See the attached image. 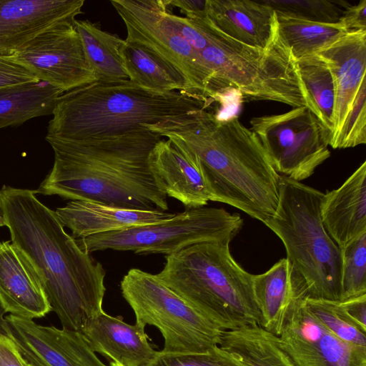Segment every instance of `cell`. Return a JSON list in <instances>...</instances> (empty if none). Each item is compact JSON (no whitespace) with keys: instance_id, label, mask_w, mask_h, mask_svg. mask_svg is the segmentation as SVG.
Masks as SVG:
<instances>
[{"instance_id":"cell-1","label":"cell","mask_w":366,"mask_h":366,"mask_svg":"<svg viewBox=\"0 0 366 366\" xmlns=\"http://www.w3.org/2000/svg\"><path fill=\"white\" fill-rule=\"evenodd\" d=\"M0 215L11 242L37 274L62 327L79 331L87 318L103 311L106 270L79 247L55 210L34 190L4 185Z\"/></svg>"},{"instance_id":"cell-2","label":"cell","mask_w":366,"mask_h":366,"mask_svg":"<svg viewBox=\"0 0 366 366\" xmlns=\"http://www.w3.org/2000/svg\"><path fill=\"white\" fill-rule=\"evenodd\" d=\"M45 139L54 162L36 194L129 209H169L150 164L151 152L162 137L145 127L109 137Z\"/></svg>"},{"instance_id":"cell-3","label":"cell","mask_w":366,"mask_h":366,"mask_svg":"<svg viewBox=\"0 0 366 366\" xmlns=\"http://www.w3.org/2000/svg\"><path fill=\"white\" fill-rule=\"evenodd\" d=\"M142 126L197 156L213 202L263 223L274 214L280 175L256 134L237 117L221 118L202 109Z\"/></svg>"},{"instance_id":"cell-4","label":"cell","mask_w":366,"mask_h":366,"mask_svg":"<svg viewBox=\"0 0 366 366\" xmlns=\"http://www.w3.org/2000/svg\"><path fill=\"white\" fill-rule=\"evenodd\" d=\"M212 103L181 92L149 90L129 79L95 81L59 97L46 137L74 140L122 134L208 109Z\"/></svg>"},{"instance_id":"cell-5","label":"cell","mask_w":366,"mask_h":366,"mask_svg":"<svg viewBox=\"0 0 366 366\" xmlns=\"http://www.w3.org/2000/svg\"><path fill=\"white\" fill-rule=\"evenodd\" d=\"M228 242H205L165 256L159 280L222 330L259 326L252 277Z\"/></svg>"},{"instance_id":"cell-6","label":"cell","mask_w":366,"mask_h":366,"mask_svg":"<svg viewBox=\"0 0 366 366\" xmlns=\"http://www.w3.org/2000/svg\"><path fill=\"white\" fill-rule=\"evenodd\" d=\"M324 193L280 176L279 202L263 224L282 240L287 259L306 284L309 297L341 300V249L320 214Z\"/></svg>"},{"instance_id":"cell-7","label":"cell","mask_w":366,"mask_h":366,"mask_svg":"<svg viewBox=\"0 0 366 366\" xmlns=\"http://www.w3.org/2000/svg\"><path fill=\"white\" fill-rule=\"evenodd\" d=\"M204 26L209 44L200 56L211 73L217 98L221 91L234 88L248 100L274 101L294 108L307 107L296 60L278 29L269 46L262 50L229 38L208 18Z\"/></svg>"},{"instance_id":"cell-8","label":"cell","mask_w":366,"mask_h":366,"mask_svg":"<svg viewBox=\"0 0 366 366\" xmlns=\"http://www.w3.org/2000/svg\"><path fill=\"white\" fill-rule=\"evenodd\" d=\"M135 325L156 327L164 337L162 354L205 353L218 345L222 330L163 283L157 274L132 268L120 282Z\"/></svg>"},{"instance_id":"cell-9","label":"cell","mask_w":366,"mask_h":366,"mask_svg":"<svg viewBox=\"0 0 366 366\" xmlns=\"http://www.w3.org/2000/svg\"><path fill=\"white\" fill-rule=\"evenodd\" d=\"M242 225L238 214L204 206L185 209L162 222L97 234L76 241L89 254L112 249L169 256L202 242H231Z\"/></svg>"},{"instance_id":"cell-10","label":"cell","mask_w":366,"mask_h":366,"mask_svg":"<svg viewBox=\"0 0 366 366\" xmlns=\"http://www.w3.org/2000/svg\"><path fill=\"white\" fill-rule=\"evenodd\" d=\"M170 0H112L123 21L125 40L135 42L180 71L194 93L207 101L217 100L212 79L200 54L179 34L167 17Z\"/></svg>"},{"instance_id":"cell-11","label":"cell","mask_w":366,"mask_h":366,"mask_svg":"<svg viewBox=\"0 0 366 366\" xmlns=\"http://www.w3.org/2000/svg\"><path fill=\"white\" fill-rule=\"evenodd\" d=\"M277 173L300 182L330 156V134L306 107L249 121Z\"/></svg>"},{"instance_id":"cell-12","label":"cell","mask_w":366,"mask_h":366,"mask_svg":"<svg viewBox=\"0 0 366 366\" xmlns=\"http://www.w3.org/2000/svg\"><path fill=\"white\" fill-rule=\"evenodd\" d=\"M3 57L63 93L97 81L74 22L56 24Z\"/></svg>"},{"instance_id":"cell-13","label":"cell","mask_w":366,"mask_h":366,"mask_svg":"<svg viewBox=\"0 0 366 366\" xmlns=\"http://www.w3.org/2000/svg\"><path fill=\"white\" fill-rule=\"evenodd\" d=\"M305 299L295 302L277 336L295 366H366V347L346 342L329 332L308 311Z\"/></svg>"},{"instance_id":"cell-14","label":"cell","mask_w":366,"mask_h":366,"mask_svg":"<svg viewBox=\"0 0 366 366\" xmlns=\"http://www.w3.org/2000/svg\"><path fill=\"white\" fill-rule=\"evenodd\" d=\"M3 314L0 312V332L14 342L24 359L40 366H107L79 331Z\"/></svg>"},{"instance_id":"cell-15","label":"cell","mask_w":366,"mask_h":366,"mask_svg":"<svg viewBox=\"0 0 366 366\" xmlns=\"http://www.w3.org/2000/svg\"><path fill=\"white\" fill-rule=\"evenodd\" d=\"M84 0H0V56L11 54L45 29L74 22Z\"/></svg>"},{"instance_id":"cell-16","label":"cell","mask_w":366,"mask_h":366,"mask_svg":"<svg viewBox=\"0 0 366 366\" xmlns=\"http://www.w3.org/2000/svg\"><path fill=\"white\" fill-rule=\"evenodd\" d=\"M150 164L161 190L186 209L212 201L198 158L181 144L162 138L151 152Z\"/></svg>"},{"instance_id":"cell-17","label":"cell","mask_w":366,"mask_h":366,"mask_svg":"<svg viewBox=\"0 0 366 366\" xmlns=\"http://www.w3.org/2000/svg\"><path fill=\"white\" fill-rule=\"evenodd\" d=\"M0 307L5 313L30 320L51 311L34 269L11 241L0 242Z\"/></svg>"},{"instance_id":"cell-18","label":"cell","mask_w":366,"mask_h":366,"mask_svg":"<svg viewBox=\"0 0 366 366\" xmlns=\"http://www.w3.org/2000/svg\"><path fill=\"white\" fill-rule=\"evenodd\" d=\"M315 54L327 62L334 81V130L329 144L331 147L365 79L366 31L348 32Z\"/></svg>"},{"instance_id":"cell-19","label":"cell","mask_w":366,"mask_h":366,"mask_svg":"<svg viewBox=\"0 0 366 366\" xmlns=\"http://www.w3.org/2000/svg\"><path fill=\"white\" fill-rule=\"evenodd\" d=\"M79 332L94 352L123 366H148L159 353L148 342L145 330L104 310L87 318Z\"/></svg>"},{"instance_id":"cell-20","label":"cell","mask_w":366,"mask_h":366,"mask_svg":"<svg viewBox=\"0 0 366 366\" xmlns=\"http://www.w3.org/2000/svg\"><path fill=\"white\" fill-rule=\"evenodd\" d=\"M207 15L229 38L262 50L269 46L278 29L276 12L262 0H207Z\"/></svg>"},{"instance_id":"cell-21","label":"cell","mask_w":366,"mask_h":366,"mask_svg":"<svg viewBox=\"0 0 366 366\" xmlns=\"http://www.w3.org/2000/svg\"><path fill=\"white\" fill-rule=\"evenodd\" d=\"M323 225L340 249L366 233V162L337 189L324 193Z\"/></svg>"},{"instance_id":"cell-22","label":"cell","mask_w":366,"mask_h":366,"mask_svg":"<svg viewBox=\"0 0 366 366\" xmlns=\"http://www.w3.org/2000/svg\"><path fill=\"white\" fill-rule=\"evenodd\" d=\"M55 212L75 239L162 222L172 218L176 214L157 209H124L84 200H71L65 206L56 208Z\"/></svg>"},{"instance_id":"cell-23","label":"cell","mask_w":366,"mask_h":366,"mask_svg":"<svg viewBox=\"0 0 366 366\" xmlns=\"http://www.w3.org/2000/svg\"><path fill=\"white\" fill-rule=\"evenodd\" d=\"M252 284L261 315L260 327L279 336L295 302L309 297L305 282L287 259L282 258L267 272L253 274Z\"/></svg>"},{"instance_id":"cell-24","label":"cell","mask_w":366,"mask_h":366,"mask_svg":"<svg viewBox=\"0 0 366 366\" xmlns=\"http://www.w3.org/2000/svg\"><path fill=\"white\" fill-rule=\"evenodd\" d=\"M119 52L131 82L152 91L197 96L180 71L145 47L124 39Z\"/></svg>"},{"instance_id":"cell-25","label":"cell","mask_w":366,"mask_h":366,"mask_svg":"<svg viewBox=\"0 0 366 366\" xmlns=\"http://www.w3.org/2000/svg\"><path fill=\"white\" fill-rule=\"evenodd\" d=\"M218 346L242 366H295L277 337L259 326L222 330Z\"/></svg>"},{"instance_id":"cell-26","label":"cell","mask_w":366,"mask_h":366,"mask_svg":"<svg viewBox=\"0 0 366 366\" xmlns=\"http://www.w3.org/2000/svg\"><path fill=\"white\" fill-rule=\"evenodd\" d=\"M62 94L59 89L43 81L0 89V129L51 114Z\"/></svg>"},{"instance_id":"cell-27","label":"cell","mask_w":366,"mask_h":366,"mask_svg":"<svg viewBox=\"0 0 366 366\" xmlns=\"http://www.w3.org/2000/svg\"><path fill=\"white\" fill-rule=\"evenodd\" d=\"M74 26L97 81L129 79L119 52L124 39L103 31L89 20L75 19Z\"/></svg>"},{"instance_id":"cell-28","label":"cell","mask_w":366,"mask_h":366,"mask_svg":"<svg viewBox=\"0 0 366 366\" xmlns=\"http://www.w3.org/2000/svg\"><path fill=\"white\" fill-rule=\"evenodd\" d=\"M296 62L307 95V107L329 133L330 142L334 130L335 87L329 66L317 54L304 56Z\"/></svg>"},{"instance_id":"cell-29","label":"cell","mask_w":366,"mask_h":366,"mask_svg":"<svg viewBox=\"0 0 366 366\" xmlns=\"http://www.w3.org/2000/svg\"><path fill=\"white\" fill-rule=\"evenodd\" d=\"M276 14L279 34L295 60L315 54L348 33L338 22L320 23Z\"/></svg>"},{"instance_id":"cell-30","label":"cell","mask_w":366,"mask_h":366,"mask_svg":"<svg viewBox=\"0 0 366 366\" xmlns=\"http://www.w3.org/2000/svg\"><path fill=\"white\" fill-rule=\"evenodd\" d=\"M305 302L310 314L335 336L346 342L366 347V332L350 320L340 301L307 297Z\"/></svg>"},{"instance_id":"cell-31","label":"cell","mask_w":366,"mask_h":366,"mask_svg":"<svg viewBox=\"0 0 366 366\" xmlns=\"http://www.w3.org/2000/svg\"><path fill=\"white\" fill-rule=\"evenodd\" d=\"M278 14L310 21L337 23L350 5L344 1L262 0Z\"/></svg>"},{"instance_id":"cell-32","label":"cell","mask_w":366,"mask_h":366,"mask_svg":"<svg viewBox=\"0 0 366 366\" xmlns=\"http://www.w3.org/2000/svg\"><path fill=\"white\" fill-rule=\"evenodd\" d=\"M341 249V300L366 294V233Z\"/></svg>"},{"instance_id":"cell-33","label":"cell","mask_w":366,"mask_h":366,"mask_svg":"<svg viewBox=\"0 0 366 366\" xmlns=\"http://www.w3.org/2000/svg\"><path fill=\"white\" fill-rule=\"evenodd\" d=\"M366 143V79L362 81L333 149L355 147Z\"/></svg>"},{"instance_id":"cell-34","label":"cell","mask_w":366,"mask_h":366,"mask_svg":"<svg viewBox=\"0 0 366 366\" xmlns=\"http://www.w3.org/2000/svg\"><path fill=\"white\" fill-rule=\"evenodd\" d=\"M148 366H242L218 345L199 354L168 355L160 351Z\"/></svg>"},{"instance_id":"cell-35","label":"cell","mask_w":366,"mask_h":366,"mask_svg":"<svg viewBox=\"0 0 366 366\" xmlns=\"http://www.w3.org/2000/svg\"><path fill=\"white\" fill-rule=\"evenodd\" d=\"M39 81L24 67L0 56V89Z\"/></svg>"},{"instance_id":"cell-36","label":"cell","mask_w":366,"mask_h":366,"mask_svg":"<svg viewBox=\"0 0 366 366\" xmlns=\"http://www.w3.org/2000/svg\"><path fill=\"white\" fill-rule=\"evenodd\" d=\"M348 32L366 31V0L349 5L338 21Z\"/></svg>"},{"instance_id":"cell-37","label":"cell","mask_w":366,"mask_h":366,"mask_svg":"<svg viewBox=\"0 0 366 366\" xmlns=\"http://www.w3.org/2000/svg\"><path fill=\"white\" fill-rule=\"evenodd\" d=\"M340 305L350 320L366 332V294L340 301Z\"/></svg>"},{"instance_id":"cell-38","label":"cell","mask_w":366,"mask_h":366,"mask_svg":"<svg viewBox=\"0 0 366 366\" xmlns=\"http://www.w3.org/2000/svg\"><path fill=\"white\" fill-rule=\"evenodd\" d=\"M0 366H25L14 342L0 332Z\"/></svg>"},{"instance_id":"cell-39","label":"cell","mask_w":366,"mask_h":366,"mask_svg":"<svg viewBox=\"0 0 366 366\" xmlns=\"http://www.w3.org/2000/svg\"><path fill=\"white\" fill-rule=\"evenodd\" d=\"M169 6L178 8L188 19L207 16V0H170Z\"/></svg>"},{"instance_id":"cell-40","label":"cell","mask_w":366,"mask_h":366,"mask_svg":"<svg viewBox=\"0 0 366 366\" xmlns=\"http://www.w3.org/2000/svg\"><path fill=\"white\" fill-rule=\"evenodd\" d=\"M25 366H40L34 362L24 359Z\"/></svg>"},{"instance_id":"cell-41","label":"cell","mask_w":366,"mask_h":366,"mask_svg":"<svg viewBox=\"0 0 366 366\" xmlns=\"http://www.w3.org/2000/svg\"><path fill=\"white\" fill-rule=\"evenodd\" d=\"M108 366H123L121 364L116 362H110L109 365Z\"/></svg>"},{"instance_id":"cell-42","label":"cell","mask_w":366,"mask_h":366,"mask_svg":"<svg viewBox=\"0 0 366 366\" xmlns=\"http://www.w3.org/2000/svg\"><path fill=\"white\" fill-rule=\"evenodd\" d=\"M3 226H5V224H4L2 217L0 215V227H3Z\"/></svg>"}]
</instances>
